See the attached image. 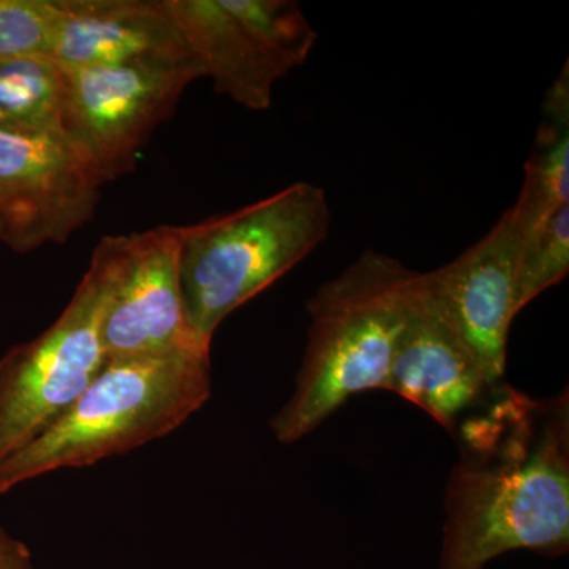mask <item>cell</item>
<instances>
[{"instance_id": "obj_4", "label": "cell", "mask_w": 569, "mask_h": 569, "mask_svg": "<svg viewBox=\"0 0 569 569\" xmlns=\"http://www.w3.org/2000/svg\"><path fill=\"white\" fill-rule=\"evenodd\" d=\"M329 227L328 197L312 182L179 227L183 301L201 342L211 347L224 318L305 261Z\"/></svg>"}, {"instance_id": "obj_1", "label": "cell", "mask_w": 569, "mask_h": 569, "mask_svg": "<svg viewBox=\"0 0 569 569\" xmlns=\"http://www.w3.org/2000/svg\"><path fill=\"white\" fill-rule=\"evenodd\" d=\"M421 284L422 272L366 250L318 288L307 302L310 326L293 396L271 419L280 443L313 432L351 396L387 387Z\"/></svg>"}, {"instance_id": "obj_13", "label": "cell", "mask_w": 569, "mask_h": 569, "mask_svg": "<svg viewBox=\"0 0 569 569\" xmlns=\"http://www.w3.org/2000/svg\"><path fill=\"white\" fill-rule=\"evenodd\" d=\"M569 204V71L568 62L546 93L542 122L526 163L518 201L509 208L526 238Z\"/></svg>"}, {"instance_id": "obj_17", "label": "cell", "mask_w": 569, "mask_h": 569, "mask_svg": "<svg viewBox=\"0 0 569 569\" xmlns=\"http://www.w3.org/2000/svg\"><path fill=\"white\" fill-rule=\"evenodd\" d=\"M0 569H36L31 550L0 526Z\"/></svg>"}, {"instance_id": "obj_6", "label": "cell", "mask_w": 569, "mask_h": 569, "mask_svg": "<svg viewBox=\"0 0 569 569\" xmlns=\"http://www.w3.org/2000/svg\"><path fill=\"white\" fill-rule=\"evenodd\" d=\"M213 89L246 110L271 108L277 82L309 59L318 33L293 0H168Z\"/></svg>"}, {"instance_id": "obj_2", "label": "cell", "mask_w": 569, "mask_h": 569, "mask_svg": "<svg viewBox=\"0 0 569 569\" xmlns=\"http://www.w3.org/2000/svg\"><path fill=\"white\" fill-rule=\"evenodd\" d=\"M568 399L541 426L509 437L500 455L451 475L438 569H485L512 550L563 556L569 549Z\"/></svg>"}, {"instance_id": "obj_5", "label": "cell", "mask_w": 569, "mask_h": 569, "mask_svg": "<svg viewBox=\"0 0 569 569\" xmlns=\"http://www.w3.org/2000/svg\"><path fill=\"white\" fill-rule=\"evenodd\" d=\"M112 269V236H104L61 317L0 358V467L56 425L107 361L102 323Z\"/></svg>"}, {"instance_id": "obj_3", "label": "cell", "mask_w": 569, "mask_h": 569, "mask_svg": "<svg viewBox=\"0 0 569 569\" xmlns=\"http://www.w3.org/2000/svg\"><path fill=\"white\" fill-rule=\"evenodd\" d=\"M209 355L108 358L80 399L0 467V493L170 436L211 397Z\"/></svg>"}, {"instance_id": "obj_11", "label": "cell", "mask_w": 569, "mask_h": 569, "mask_svg": "<svg viewBox=\"0 0 569 569\" xmlns=\"http://www.w3.org/2000/svg\"><path fill=\"white\" fill-rule=\"evenodd\" d=\"M492 387L422 272L417 306L397 343L385 389L455 429L460 415Z\"/></svg>"}, {"instance_id": "obj_8", "label": "cell", "mask_w": 569, "mask_h": 569, "mask_svg": "<svg viewBox=\"0 0 569 569\" xmlns=\"http://www.w3.org/2000/svg\"><path fill=\"white\" fill-rule=\"evenodd\" d=\"M102 186L62 132L0 129V242L14 252L66 242L92 219Z\"/></svg>"}, {"instance_id": "obj_12", "label": "cell", "mask_w": 569, "mask_h": 569, "mask_svg": "<svg viewBox=\"0 0 569 569\" xmlns=\"http://www.w3.org/2000/svg\"><path fill=\"white\" fill-rule=\"evenodd\" d=\"M51 58L63 69L197 62L168 0H58Z\"/></svg>"}, {"instance_id": "obj_16", "label": "cell", "mask_w": 569, "mask_h": 569, "mask_svg": "<svg viewBox=\"0 0 569 569\" xmlns=\"http://www.w3.org/2000/svg\"><path fill=\"white\" fill-rule=\"evenodd\" d=\"M58 0H0V62L51 56Z\"/></svg>"}, {"instance_id": "obj_15", "label": "cell", "mask_w": 569, "mask_h": 569, "mask_svg": "<svg viewBox=\"0 0 569 569\" xmlns=\"http://www.w3.org/2000/svg\"><path fill=\"white\" fill-rule=\"evenodd\" d=\"M520 244L519 310L561 282L569 271V204L526 236Z\"/></svg>"}, {"instance_id": "obj_14", "label": "cell", "mask_w": 569, "mask_h": 569, "mask_svg": "<svg viewBox=\"0 0 569 569\" xmlns=\"http://www.w3.org/2000/svg\"><path fill=\"white\" fill-rule=\"evenodd\" d=\"M66 69L51 56L0 62V129L62 132Z\"/></svg>"}, {"instance_id": "obj_10", "label": "cell", "mask_w": 569, "mask_h": 569, "mask_svg": "<svg viewBox=\"0 0 569 569\" xmlns=\"http://www.w3.org/2000/svg\"><path fill=\"white\" fill-rule=\"evenodd\" d=\"M520 244L518 224L508 209L466 252L426 272L449 321L493 385L503 377L509 329L520 312Z\"/></svg>"}, {"instance_id": "obj_9", "label": "cell", "mask_w": 569, "mask_h": 569, "mask_svg": "<svg viewBox=\"0 0 569 569\" xmlns=\"http://www.w3.org/2000/svg\"><path fill=\"white\" fill-rule=\"evenodd\" d=\"M114 269L102 323L108 358L209 355L194 332L179 272V227L112 236Z\"/></svg>"}, {"instance_id": "obj_7", "label": "cell", "mask_w": 569, "mask_h": 569, "mask_svg": "<svg viewBox=\"0 0 569 569\" xmlns=\"http://www.w3.org/2000/svg\"><path fill=\"white\" fill-rule=\"evenodd\" d=\"M197 62L66 69L61 130L104 183L132 173L157 127L171 118Z\"/></svg>"}]
</instances>
